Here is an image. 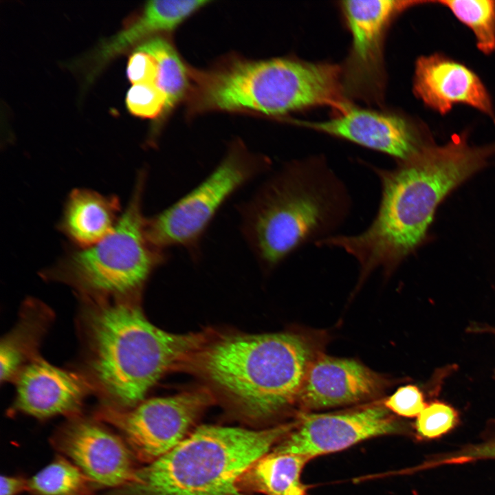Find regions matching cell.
<instances>
[{"instance_id": "cell-1", "label": "cell", "mask_w": 495, "mask_h": 495, "mask_svg": "<svg viewBox=\"0 0 495 495\" xmlns=\"http://www.w3.org/2000/svg\"><path fill=\"white\" fill-rule=\"evenodd\" d=\"M495 156V142L472 144L468 131L445 144L431 138L410 160L393 168L371 166L381 198L372 222L361 232L337 234L323 243L351 255L360 269L358 286L380 269L389 275L424 241L435 210L455 188Z\"/></svg>"}, {"instance_id": "cell-2", "label": "cell", "mask_w": 495, "mask_h": 495, "mask_svg": "<svg viewBox=\"0 0 495 495\" xmlns=\"http://www.w3.org/2000/svg\"><path fill=\"white\" fill-rule=\"evenodd\" d=\"M351 207L341 178L314 157L285 164L236 209L245 242L269 270L305 245L337 235Z\"/></svg>"}, {"instance_id": "cell-3", "label": "cell", "mask_w": 495, "mask_h": 495, "mask_svg": "<svg viewBox=\"0 0 495 495\" xmlns=\"http://www.w3.org/2000/svg\"><path fill=\"white\" fill-rule=\"evenodd\" d=\"M316 354L294 333H204L179 368L197 375L243 418L262 421L298 405Z\"/></svg>"}, {"instance_id": "cell-4", "label": "cell", "mask_w": 495, "mask_h": 495, "mask_svg": "<svg viewBox=\"0 0 495 495\" xmlns=\"http://www.w3.org/2000/svg\"><path fill=\"white\" fill-rule=\"evenodd\" d=\"M84 329L90 380L104 405L129 409L171 368H179L204 333L175 334L151 323L133 299H90Z\"/></svg>"}, {"instance_id": "cell-5", "label": "cell", "mask_w": 495, "mask_h": 495, "mask_svg": "<svg viewBox=\"0 0 495 495\" xmlns=\"http://www.w3.org/2000/svg\"><path fill=\"white\" fill-rule=\"evenodd\" d=\"M187 98L192 113L211 111L280 117L327 106L338 113L350 106L341 67L292 58L252 60L234 58L208 70L189 67Z\"/></svg>"}, {"instance_id": "cell-6", "label": "cell", "mask_w": 495, "mask_h": 495, "mask_svg": "<svg viewBox=\"0 0 495 495\" xmlns=\"http://www.w3.org/2000/svg\"><path fill=\"white\" fill-rule=\"evenodd\" d=\"M294 419L263 430L204 425L170 452L138 468L101 495H243L238 482L293 428Z\"/></svg>"}, {"instance_id": "cell-7", "label": "cell", "mask_w": 495, "mask_h": 495, "mask_svg": "<svg viewBox=\"0 0 495 495\" xmlns=\"http://www.w3.org/2000/svg\"><path fill=\"white\" fill-rule=\"evenodd\" d=\"M148 170L138 171L130 201L113 230L89 248L72 249L43 276L64 282L87 299H133L169 258L145 234L143 199Z\"/></svg>"}, {"instance_id": "cell-8", "label": "cell", "mask_w": 495, "mask_h": 495, "mask_svg": "<svg viewBox=\"0 0 495 495\" xmlns=\"http://www.w3.org/2000/svg\"><path fill=\"white\" fill-rule=\"evenodd\" d=\"M267 157L234 142L210 173L186 195L158 214L146 217L145 234L158 248H184L192 260L201 258V243L224 204L248 183L267 173Z\"/></svg>"}, {"instance_id": "cell-9", "label": "cell", "mask_w": 495, "mask_h": 495, "mask_svg": "<svg viewBox=\"0 0 495 495\" xmlns=\"http://www.w3.org/2000/svg\"><path fill=\"white\" fill-rule=\"evenodd\" d=\"M214 397L208 387L195 388L142 401L129 409L104 405L94 418L116 429L135 459L148 464L186 438Z\"/></svg>"}, {"instance_id": "cell-10", "label": "cell", "mask_w": 495, "mask_h": 495, "mask_svg": "<svg viewBox=\"0 0 495 495\" xmlns=\"http://www.w3.org/2000/svg\"><path fill=\"white\" fill-rule=\"evenodd\" d=\"M431 1H343L341 8L352 37L351 47L341 66V80L348 99L379 102L385 86L383 47L393 21L403 12Z\"/></svg>"}, {"instance_id": "cell-11", "label": "cell", "mask_w": 495, "mask_h": 495, "mask_svg": "<svg viewBox=\"0 0 495 495\" xmlns=\"http://www.w3.org/2000/svg\"><path fill=\"white\" fill-rule=\"evenodd\" d=\"M292 430L271 450L316 456L343 450L362 441L401 433L406 427L383 401L335 412H302Z\"/></svg>"}, {"instance_id": "cell-12", "label": "cell", "mask_w": 495, "mask_h": 495, "mask_svg": "<svg viewBox=\"0 0 495 495\" xmlns=\"http://www.w3.org/2000/svg\"><path fill=\"white\" fill-rule=\"evenodd\" d=\"M58 428L50 442L100 489L112 490L128 483L138 468L122 438L96 418L78 415Z\"/></svg>"}, {"instance_id": "cell-13", "label": "cell", "mask_w": 495, "mask_h": 495, "mask_svg": "<svg viewBox=\"0 0 495 495\" xmlns=\"http://www.w3.org/2000/svg\"><path fill=\"white\" fill-rule=\"evenodd\" d=\"M290 121L388 155L397 163L412 158L431 139L428 132L404 116L353 106L324 121Z\"/></svg>"}, {"instance_id": "cell-14", "label": "cell", "mask_w": 495, "mask_h": 495, "mask_svg": "<svg viewBox=\"0 0 495 495\" xmlns=\"http://www.w3.org/2000/svg\"><path fill=\"white\" fill-rule=\"evenodd\" d=\"M386 386L378 373L360 362L316 353L302 384L298 406L302 412L360 404Z\"/></svg>"}, {"instance_id": "cell-15", "label": "cell", "mask_w": 495, "mask_h": 495, "mask_svg": "<svg viewBox=\"0 0 495 495\" xmlns=\"http://www.w3.org/2000/svg\"><path fill=\"white\" fill-rule=\"evenodd\" d=\"M412 90L425 106L441 116L462 104L480 111L495 124L494 103L479 76L466 65L441 53L417 58Z\"/></svg>"}, {"instance_id": "cell-16", "label": "cell", "mask_w": 495, "mask_h": 495, "mask_svg": "<svg viewBox=\"0 0 495 495\" xmlns=\"http://www.w3.org/2000/svg\"><path fill=\"white\" fill-rule=\"evenodd\" d=\"M14 380L16 396L11 412L38 419L78 415L91 385L82 376L38 355L23 366Z\"/></svg>"}, {"instance_id": "cell-17", "label": "cell", "mask_w": 495, "mask_h": 495, "mask_svg": "<svg viewBox=\"0 0 495 495\" xmlns=\"http://www.w3.org/2000/svg\"><path fill=\"white\" fill-rule=\"evenodd\" d=\"M120 209L116 195L76 188L68 197L59 229L78 248H89L113 232Z\"/></svg>"}, {"instance_id": "cell-18", "label": "cell", "mask_w": 495, "mask_h": 495, "mask_svg": "<svg viewBox=\"0 0 495 495\" xmlns=\"http://www.w3.org/2000/svg\"><path fill=\"white\" fill-rule=\"evenodd\" d=\"M311 458L271 450L255 461L238 482L240 492L264 495H307L308 486L301 482L302 471Z\"/></svg>"}, {"instance_id": "cell-19", "label": "cell", "mask_w": 495, "mask_h": 495, "mask_svg": "<svg viewBox=\"0 0 495 495\" xmlns=\"http://www.w3.org/2000/svg\"><path fill=\"white\" fill-rule=\"evenodd\" d=\"M208 1H151L129 27L118 34L101 50V57L109 58L130 45L155 33L170 32L199 10Z\"/></svg>"}, {"instance_id": "cell-20", "label": "cell", "mask_w": 495, "mask_h": 495, "mask_svg": "<svg viewBox=\"0 0 495 495\" xmlns=\"http://www.w3.org/2000/svg\"><path fill=\"white\" fill-rule=\"evenodd\" d=\"M50 310L38 302H28L14 328L1 340V380H14L37 356V348L50 320Z\"/></svg>"}, {"instance_id": "cell-21", "label": "cell", "mask_w": 495, "mask_h": 495, "mask_svg": "<svg viewBox=\"0 0 495 495\" xmlns=\"http://www.w3.org/2000/svg\"><path fill=\"white\" fill-rule=\"evenodd\" d=\"M136 50L149 54L158 63L157 86L166 96L165 112L187 98L190 87L189 67L168 40L155 36L144 41Z\"/></svg>"}, {"instance_id": "cell-22", "label": "cell", "mask_w": 495, "mask_h": 495, "mask_svg": "<svg viewBox=\"0 0 495 495\" xmlns=\"http://www.w3.org/2000/svg\"><path fill=\"white\" fill-rule=\"evenodd\" d=\"M99 486L67 458L60 455L28 479L32 495H94Z\"/></svg>"}, {"instance_id": "cell-23", "label": "cell", "mask_w": 495, "mask_h": 495, "mask_svg": "<svg viewBox=\"0 0 495 495\" xmlns=\"http://www.w3.org/2000/svg\"><path fill=\"white\" fill-rule=\"evenodd\" d=\"M432 4L446 8L467 26L484 55L495 53V0H441Z\"/></svg>"}, {"instance_id": "cell-24", "label": "cell", "mask_w": 495, "mask_h": 495, "mask_svg": "<svg viewBox=\"0 0 495 495\" xmlns=\"http://www.w3.org/2000/svg\"><path fill=\"white\" fill-rule=\"evenodd\" d=\"M459 411L450 404L434 399L427 403L416 418L414 428L419 439H438L460 424Z\"/></svg>"}, {"instance_id": "cell-25", "label": "cell", "mask_w": 495, "mask_h": 495, "mask_svg": "<svg viewBox=\"0 0 495 495\" xmlns=\"http://www.w3.org/2000/svg\"><path fill=\"white\" fill-rule=\"evenodd\" d=\"M166 96L155 85L137 84L129 89L126 103L131 114L142 118H155L165 113Z\"/></svg>"}, {"instance_id": "cell-26", "label": "cell", "mask_w": 495, "mask_h": 495, "mask_svg": "<svg viewBox=\"0 0 495 495\" xmlns=\"http://www.w3.org/2000/svg\"><path fill=\"white\" fill-rule=\"evenodd\" d=\"M383 402L390 412L405 418H417L428 403L423 390L412 384L400 386Z\"/></svg>"}, {"instance_id": "cell-27", "label": "cell", "mask_w": 495, "mask_h": 495, "mask_svg": "<svg viewBox=\"0 0 495 495\" xmlns=\"http://www.w3.org/2000/svg\"><path fill=\"white\" fill-rule=\"evenodd\" d=\"M126 73L133 85H157L159 76L158 63L149 54L135 50L129 59Z\"/></svg>"}, {"instance_id": "cell-28", "label": "cell", "mask_w": 495, "mask_h": 495, "mask_svg": "<svg viewBox=\"0 0 495 495\" xmlns=\"http://www.w3.org/2000/svg\"><path fill=\"white\" fill-rule=\"evenodd\" d=\"M28 490V479L19 476L1 475L0 495H19Z\"/></svg>"}, {"instance_id": "cell-29", "label": "cell", "mask_w": 495, "mask_h": 495, "mask_svg": "<svg viewBox=\"0 0 495 495\" xmlns=\"http://www.w3.org/2000/svg\"><path fill=\"white\" fill-rule=\"evenodd\" d=\"M466 331L471 333H489L495 336V327L487 324L473 322L466 328ZM493 378L495 379V369Z\"/></svg>"}]
</instances>
